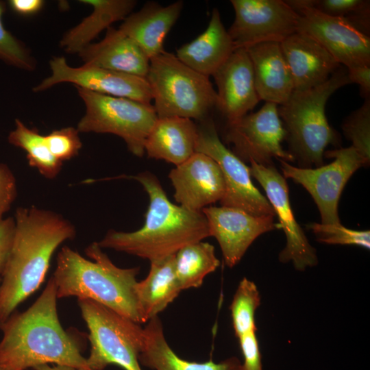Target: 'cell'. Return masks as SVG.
<instances>
[{
    "mask_svg": "<svg viewBox=\"0 0 370 370\" xmlns=\"http://www.w3.org/2000/svg\"><path fill=\"white\" fill-rule=\"evenodd\" d=\"M57 291L51 278L42 293L25 310L14 311L0 323V366L27 370L41 365H65L91 370L82 343L62 326Z\"/></svg>",
    "mask_w": 370,
    "mask_h": 370,
    "instance_id": "6da1fadb",
    "label": "cell"
},
{
    "mask_svg": "<svg viewBox=\"0 0 370 370\" xmlns=\"http://www.w3.org/2000/svg\"><path fill=\"white\" fill-rule=\"evenodd\" d=\"M14 220V241L1 275L0 323L39 288L55 251L76 235L68 219L35 206L18 208Z\"/></svg>",
    "mask_w": 370,
    "mask_h": 370,
    "instance_id": "7a4b0ae2",
    "label": "cell"
},
{
    "mask_svg": "<svg viewBox=\"0 0 370 370\" xmlns=\"http://www.w3.org/2000/svg\"><path fill=\"white\" fill-rule=\"evenodd\" d=\"M134 178L149 197L144 225L131 232L108 231L97 242L102 249L152 261L174 255L183 247L210 236L208 223L202 212L189 210L171 202L155 175L145 172Z\"/></svg>",
    "mask_w": 370,
    "mask_h": 370,
    "instance_id": "3957f363",
    "label": "cell"
},
{
    "mask_svg": "<svg viewBox=\"0 0 370 370\" xmlns=\"http://www.w3.org/2000/svg\"><path fill=\"white\" fill-rule=\"evenodd\" d=\"M85 253L92 260L68 246L59 251L51 277L58 298L90 299L143 323L135 291L140 268L116 266L97 242L89 245Z\"/></svg>",
    "mask_w": 370,
    "mask_h": 370,
    "instance_id": "277c9868",
    "label": "cell"
},
{
    "mask_svg": "<svg viewBox=\"0 0 370 370\" xmlns=\"http://www.w3.org/2000/svg\"><path fill=\"white\" fill-rule=\"evenodd\" d=\"M348 84L347 69L341 65L323 84L294 90L287 101L279 106L288 151L299 168L323 166L325 148L329 145L341 146L339 134L328 121L325 105L334 92Z\"/></svg>",
    "mask_w": 370,
    "mask_h": 370,
    "instance_id": "5b68a950",
    "label": "cell"
},
{
    "mask_svg": "<svg viewBox=\"0 0 370 370\" xmlns=\"http://www.w3.org/2000/svg\"><path fill=\"white\" fill-rule=\"evenodd\" d=\"M146 79L158 118L182 117L199 121L216 108L217 92L209 77L166 51L151 58Z\"/></svg>",
    "mask_w": 370,
    "mask_h": 370,
    "instance_id": "8992f818",
    "label": "cell"
},
{
    "mask_svg": "<svg viewBox=\"0 0 370 370\" xmlns=\"http://www.w3.org/2000/svg\"><path fill=\"white\" fill-rule=\"evenodd\" d=\"M77 302L88 330L89 368L103 370L116 365L124 370H142L138 356L145 332L140 324L92 300L77 299Z\"/></svg>",
    "mask_w": 370,
    "mask_h": 370,
    "instance_id": "52a82bcc",
    "label": "cell"
},
{
    "mask_svg": "<svg viewBox=\"0 0 370 370\" xmlns=\"http://www.w3.org/2000/svg\"><path fill=\"white\" fill-rule=\"evenodd\" d=\"M76 88L85 106L77 127L79 132L116 135L131 153L143 157L146 139L158 119L153 105Z\"/></svg>",
    "mask_w": 370,
    "mask_h": 370,
    "instance_id": "ba28073f",
    "label": "cell"
},
{
    "mask_svg": "<svg viewBox=\"0 0 370 370\" xmlns=\"http://www.w3.org/2000/svg\"><path fill=\"white\" fill-rule=\"evenodd\" d=\"M324 157L334 160L315 168H299L286 161L280 162L284 178L301 185L311 195L323 224H341L338 212L342 192L352 175L369 163L352 145L324 152Z\"/></svg>",
    "mask_w": 370,
    "mask_h": 370,
    "instance_id": "9c48e42d",
    "label": "cell"
},
{
    "mask_svg": "<svg viewBox=\"0 0 370 370\" xmlns=\"http://www.w3.org/2000/svg\"><path fill=\"white\" fill-rule=\"evenodd\" d=\"M199 122L195 151L212 158L221 170L225 190L221 205L254 216L275 217L268 199L254 185L249 167L223 144L213 120L208 116Z\"/></svg>",
    "mask_w": 370,
    "mask_h": 370,
    "instance_id": "30bf717a",
    "label": "cell"
},
{
    "mask_svg": "<svg viewBox=\"0 0 370 370\" xmlns=\"http://www.w3.org/2000/svg\"><path fill=\"white\" fill-rule=\"evenodd\" d=\"M286 131L278 114V106L269 102L256 112L226 123L224 141L243 162L273 165V158L295 162L293 156L283 149Z\"/></svg>",
    "mask_w": 370,
    "mask_h": 370,
    "instance_id": "8fae6325",
    "label": "cell"
},
{
    "mask_svg": "<svg viewBox=\"0 0 370 370\" xmlns=\"http://www.w3.org/2000/svg\"><path fill=\"white\" fill-rule=\"evenodd\" d=\"M234 20L227 32L234 49L282 42L297 32L299 14L282 0H231Z\"/></svg>",
    "mask_w": 370,
    "mask_h": 370,
    "instance_id": "7c38bea8",
    "label": "cell"
},
{
    "mask_svg": "<svg viewBox=\"0 0 370 370\" xmlns=\"http://www.w3.org/2000/svg\"><path fill=\"white\" fill-rule=\"evenodd\" d=\"M286 3L299 14L297 32L319 42L347 69L370 66V37L343 18L323 14L301 0Z\"/></svg>",
    "mask_w": 370,
    "mask_h": 370,
    "instance_id": "4fadbf2b",
    "label": "cell"
},
{
    "mask_svg": "<svg viewBox=\"0 0 370 370\" xmlns=\"http://www.w3.org/2000/svg\"><path fill=\"white\" fill-rule=\"evenodd\" d=\"M49 67L51 75L35 86L34 92H42L61 83H71L95 92L151 103V88L145 77L88 64L73 67L60 56L50 60Z\"/></svg>",
    "mask_w": 370,
    "mask_h": 370,
    "instance_id": "5bb4252c",
    "label": "cell"
},
{
    "mask_svg": "<svg viewBox=\"0 0 370 370\" xmlns=\"http://www.w3.org/2000/svg\"><path fill=\"white\" fill-rule=\"evenodd\" d=\"M250 173L264 188L280 226L285 234L286 243L279 254L283 263L292 262L295 269L302 271L317 264L316 249L309 243L305 233L295 219L289 201L286 178L275 166H263L250 160Z\"/></svg>",
    "mask_w": 370,
    "mask_h": 370,
    "instance_id": "9a60e30c",
    "label": "cell"
},
{
    "mask_svg": "<svg viewBox=\"0 0 370 370\" xmlns=\"http://www.w3.org/2000/svg\"><path fill=\"white\" fill-rule=\"evenodd\" d=\"M207 219L210 236L219 244L225 265H236L251 243L261 234L280 229L273 216H254L241 209L209 206L201 210Z\"/></svg>",
    "mask_w": 370,
    "mask_h": 370,
    "instance_id": "2e32d148",
    "label": "cell"
},
{
    "mask_svg": "<svg viewBox=\"0 0 370 370\" xmlns=\"http://www.w3.org/2000/svg\"><path fill=\"white\" fill-rule=\"evenodd\" d=\"M169 177L175 189V199L189 210L201 212L220 201L225 194V182L219 164L203 153L195 152L175 166Z\"/></svg>",
    "mask_w": 370,
    "mask_h": 370,
    "instance_id": "e0dca14e",
    "label": "cell"
},
{
    "mask_svg": "<svg viewBox=\"0 0 370 370\" xmlns=\"http://www.w3.org/2000/svg\"><path fill=\"white\" fill-rule=\"evenodd\" d=\"M212 77L217 90L216 108L233 123L252 110L260 101L255 87L250 58L245 49H235Z\"/></svg>",
    "mask_w": 370,
    "mask_h": 370,
    "instance_id": "ac0fdd59",
    "label": "cell"
},
{
    "mask_svg": "<svg viewBox=\"0 0 370 370\" xmlns=\"http://www.w3.org/2000/svg\"><path fill=\"white\" fill-rule=\"evenodd\" d=\"M280 47L291 70L294 90L323 84L341 66L319 42L301 32L289 36Z\"/></svg>",
    "mask_w": 370,
    "mask_h": 370,
    "instance_id": "d6986e66",
    "label": "cell"
},
{
    "mask_svg": "<svg viewBox=\"0 0 370 370\" xmlns=\"http://www.w3.org/2000/svg\"><path fill=\"white\" fill-rule=\"evenodd\" d=\"M246 50L260 100L278 106L286 103L294 91V84L280 43L264 42Z\"/></svg>",
    "mask_w": 370,
    "mask_h": 370,
    "instance_id": "ffe728a7",
    "label": "cell"
},
{
    "mask_svg": "<svg viewBox=\"0 0 370 370\" xmlns=\"http://www.w3.org/2000/svg\"><path fill=\"white\" fill-rule=\"evenodd\" d=\"M78 55L84 64L145 78L150 60L134 40L111 26L101 41L89 44Z\"/></svg>",
    "mask_w": 370,
    "mask_h": 370,
    "instance_id": "44dd1931",
    "label": "cell"
},
{
    "mask_svg": "<svg viewBox=\"0 0 370 370\" xmlns=\"http://www.w3.org/2000/svg\"><path fill=\"white\" fill-rule=\"evenodd\" d=\"M183 5L182 1L166 6L147 2L127 16L119 29L134 40L151 59L165 51L164 39L177 21Z\"/></svg>",
    "mask_w": 370,
    "mask_h": 370,
    "instance_id": "7402d4cb",
    "label": "cell"
},
{
    "mask_svg": "<svg viewBox=\"0 0 370 370\" xmlns=\"http://www.w3.org/2000/svg\"><path fill=\"white\" fill-rule=\"evenodd\" d=\"M235 50L217 8L207 28L192 41L177 49L176 56L184 64L207 77L212 76Z\"/></svg>",
    "mask_w": 370,
    "mask_h": 370,
    "instance_id": "603a6c76",
    "label": "cell"
},
{
    "mask_svg": "<svg viewBox=\"0 0 370 370\" xmlns=\"http://www.w3.org/2000/svg\"><path fill=\"white\" fill-rule=\"evenodd\" d=\"M197 125L190 119L158 118L145 144L149 158L177 166L196 151Z\"/></svg>",
    "mask_w": 370,
    "mask_h": 370,
    "instance_id": "cb8c5ba5",
    "label": "cell"
},
{
    "mask_svg": "<svg viewBox=\"0 0 370 370\" xmlns=\"http://www.w3.org/2000/svg\"><path fill=\"white\" fill-rule=\"evenodd\" d=\"M147 323L144 328V343L138 356L140 365L153 370H243L242 363L235 356L219 362L212 360L204 362L184 360L166 342L158 316Z\"/></svg>",
    "mask_w": 370,
    "mask_h": 370,
    "instance_id": "d4e9b609",
    "label": "cell"
},
{
    "mask_svg": "<svg viewBox=\"0 0 370 370\" xmlns=\"http://www.w3.org/2000/svg\"><path fill=\"white\" fill-rule=\"evenodd\" d=\"M174 256L150 261L148 275L136 284V295L144 323L158 317L182 291L175 274Z\"/></svg>",
    "mask_w": 370,
    "mask_h": 370,
    "instance_id": "484cf974",
    "label": "cell"
},
{
    "mask_svg": "<svg viewBox=\"0 0 370 370\" xmlns=\"http://www.w3.org/2000/svg\"><path fill=\"white\" fill-rule=\"evenodd\" d=\"M79 2L92 6V12L68 30L60 40V47L69 53H78L101 31L116 21L124 20L137 3L134 0H80Z\"/></svg>",
    "mask_w": 370,
    "mask_h": 370,
    "instance_id": "4316f807",
    "label": "cell"
},
{
    "mask_svg": "<svg viewBox=\"0 0 370 370\" xmlns=\"http://www.w3.org/2000/svg\"><path fill=\"white\" fill-rule=\"evenodd\" d=\"M219 264L214 247L202 241L183 247L174 256L175 274L182 291L199 287Z\"/></svg>",
    "mask_w": 370,
    "mask_h": 370,
    "instance_id": "83f0119b",
    "label": "cell"
},
{
    "mask_svg": "<svg viewBox=\"0 0 370 370\" xmlns=\"http://www.w3.org/2000/svg\"><path fill=\"white\" fill-rule=\"evenodd\" d=\"M8 143L21 148L27 153L30 166L49 180H53L59 174L62 162L50 152L45 140L38 130L27 127L20 119H15V128L8 136Z\"/></svg>",
    "mask_w": 370,
    "mask_h": 370,
    "instance_id": "f1b7e54d",
    "label": "cell"
},
{
    "mask_svg": "<svg viewBox=\"0 0 370 370\" xmlns=\"http://www.w3.org/2000/svg\"><path fill=\"white\" fill-rule=\"evenodd\" d=\"M260 295L255 283L244 278L239 283L230 306L233 329L238 338L257 331L255 313L260 305Z\"/></svg>",
    "mask_w": 370,
    "mask_h": 370,
    "instance_id": "f546056e",
    "label": "cell"
},
{
    "mask_svg": "<svg viewBox=\"0 0 370 370\" xmlns=\"http://www.w3.org/2000/svg\"><path fill=\"white\" fill-rule=\"evenodd\" d=\"M342 130L352 146L369 163L370 162V99L343 121Z\"/></svg>",
    "mask_w": 370,
    "mask_h": 370,
    "instance_id": "4dcf8cb0",
    "label": "cell"
},
{
    "mask_svg": "<svg viewBox=\"0 0 370 370\" xmlns=\"http://www.w3.org/2000/svg\"><path fill=\"white\" fill-rule=\"evenodd\" d=\"M5 3L0 1V60L15 68L31 71L36 61L25 44L12 34L3 23Z\"/></svg>",
    "mask_w": 370,
    "mask_h": 370,
    "instance_id": "1f68e13d",
    "label": "cell"
},
{
    "mask_svg": "<svg viewBox=\"0 0 370 370\" xmlns=\"http://www.w3.org/2000/svg\"><path fill=\"white\" fill-rule=\"evenodd\" d=\"M314 234L316 240L330 245H356L370 248L369 230H354L342 224L310 223L306 225Z\"/></svg>",
    "mask_w": 370,
    "mask_h": 370,
    "instance_id": "d6a6232c",
    "label": "cell"
},
{
    "mask_svg": "<svg viewBox=\"0 0 370 370\" xmlns=\"http://www.w3.org/2000/svg\"><path fill=\"white\" fill-rule=\"evenodd\" d=\"M79 133L77 128L67 127L46 135L45 140L50 152L61 162L75 157L82 147Z\"/></svg>",
    "mask_w": 370,
    "mask_h": 370,
    "instance_id": "836d02e7",
    "label": "cell"
},
{
    "mask_svg": "<svg viewBox=\"0 0 370 370\" xmlns=\"http://www.w3.org/2000/svg\"><path fill=\"white\" fill-rule=\"evenodd\" d=\"M306 6L328 16L349 18L353 14L370 5L369 0H301Z\"/></svg>",
    "mask_w": 370,
    "mask_h": 370,
    "instance_id": "e575fe53",
    "label": "cell"
},
{
    "mask_svg": "<svg viewBox=\"0 0 370 370\" xmlns=\"http://www.w3.org/2000/svg\"><path fill=\"white\" fill-rule=\"evenodd\" d=\"M17 195L16 180L11 169L0 163V221L10 209Z\"/></svg>",
    "mask_w": 370,
    "mask_h": 370,
    "instance_id": "d590c367",
    "label": "cell"
},
{
    "mask_svg": "<svg viewBox=\"0 0 370 370\" xmlns=\"http://www.w3.org/2000/svg\"><path fill=\"white\" fill-rule=\"evenodd\" d=\"M243 356V370H262L261 354L256 332L238 338Z\"/></svg>",
    "mask_w": 370,
    "mask_h": 370,
    "instance_id": "8d00e7d4",
    "label": "cell"
},
{
    "mask_svg": "<svg viewBox=\"0 0 370 370\" xmlns=\"http://www.w3.org/2000/svg\"><path fill=\"white\" fill-rule=\"evenodd\" d=\"M16 223L14 217H8L0 221V275H1L14 241Z\"/></svg>",
    "mask_w": 370,
    "mask_h": 370,
    "instance_id": "74e56055",
    "label": "cell"
},
{
    "mask_svg": "<svg viewBox=\"0 0 370 370\" xmlns=\"http://www.w3.org/2000/svg\"><path fill=\"white\" fill-rule=\"evenodd\" d=\"M350 83L359 85L360 96L370 99V66H356L347 69Z\"/></svg>",
    "mask_w": 370,
    "mask_h": 370,
    "instance_id": "f35d334b",
    "label": "cell"
},
{
    "mask_svg": "<svg viewBox=\"0 0 370 370\" xmlns=\"http://www.w3.org/2000/svg\"><path fill=\"white\" fill-rule=\"evenodd\" d=\"M12 10L22 16H31L40 12L44 5L42 0H10Z\"/></svg>",
    "mask_w": 370,
    "mask_h": 370,
    "instance_id": "ab89813d",
    "label": "cell"
},
{
    "mask_svg": "<svg viewBox=\"0 0 370 370\" xmlns=\"http://www.w3.org/2000/svg\"><path fill=\"white\" fill-rule=\"evenodd\" d=\"M34 370H79L76 368L69 367V366H65V365H53L50 366L49 365L45 364V365H38L37 367H35Z\"/></svg>",
    "mask_w": 370,
    "mask_h": 370,
    "instance_id": "60d3db41",
    "label": "cell"
},
{
    "mask_svg": "<svg viewBox=\"0 0 370 370\" xmlns=\"http://www.w3.org/2000/svg\"><path fill=\"white\" fill-rule=\"evenodd\" d=\"M0 370H10V369L0 366Z\"/></svg>",
    "mask_w": 370,
    "mask_h": 370,
    "instance_id": "b9f144b4",
    "label": "cell"
},
{
    "mask_svg": "<svg viewBox=\"0 0 370 370\" xmlns=\"http://www.w3.org/2000/svg\"><path fill=\"white\" fill-rule=\"evenodd\" d=\"M1 279H0V287H1Z\"/></svg>",
    "mask_w": 370,
    "mask_h": 370,
    "instance_id": "7bdbcfd3",
    "label": "cell"
}]
</instances>
